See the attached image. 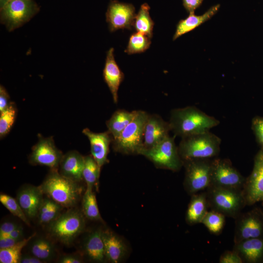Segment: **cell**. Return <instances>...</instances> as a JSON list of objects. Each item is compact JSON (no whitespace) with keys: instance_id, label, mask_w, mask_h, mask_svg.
I'll return each mask as SVG.
<instances>
[{"instance_id":"2e32d148","label":"cell","mask_w":263,"mask_h":263,"mask_svg":"<svg viewBox=\"0 0 263 263\" xmlns=\"http://www.w3.org/2000/svg\"><path fill=\"white\" fill-rule=\"evenodd\" d=\"M82 132L90 141L92 156L101 169L108 161L110 145L113 139L112 136L108 131L95 133L88 128L83 129Z\"/></svg>"},{"instance_id":"d6a6232c","label":"cell","mask_w":263,"mask_h":263,"mask_svg":"<svg viewBox=\"0 0 263 263\" xmlns=\"http://www.w3.org/2000/svg\"><path fill=\"white\" fill-rule=\"evenodd\" d=\"M17 109L15 104L11 102L6 109L0 112V137L6 135L10 131L16 119Z\"/></svg>"},{"instance_id":"d590c367","label":"cell","mask_w":263,"mask_h":263,"mask_svg":"<svg viewBox=\"0 0 263 263\" xmlns=\"http://www.w3.org/2000/svg\"><path fill=\"white\" fill-rule=\"evenodd\" d=\"M251 129L256 141L263 148V117L256 116L252 120Z\"/></svg>"},{"instance_id":"5b68a950","label":"cell","mask_w":263,"mask_h":263,"mask_svg":"<svg viewBox=\"0 0 263 263\" xmlns=\"http://www.w3.org/2000/svg\"><path fill=\"white\" fill-rule=\"evenodd\" d=\"M149 114L137 110L132 121L117 138L113 139L115 151L123 154H139L142 149L144 126Z\"/></svg>"},{"instance_id":"8d00e7d4","label":"cell","mask_w":263,"mask_h":263,"mask_svg":"<svg viewBox=\"0 0 263 263\" xmlns=\"http://www.w3.org/2000/svg\"><path fill=\"white\" fill-rule=\"evenodd\" d=\"M243 260L239 254L235 250L226 251L220 257V263H242Z\"/></svg>"},{"instance_id":"ffe728a7","label":"cell","mask_w":263,"mask_h":263,"mask_svg":"<svg viewBox=\"0 0 263 263\" xmlns=\"http://www.w3.org/2000/svg\"><path fill=\"white\" fill-rule=\"evenodd\" d=\"M235 250L243 261L249 263L263 262V237L250 238L235 244Z\"/></svg>"},{"instance_id":"277c9868","label":"cell","mask_w":263,"mask_h":263,"mask_svg":"<svg viewBox=\"0 0 263 263\" xmlns=\"http://www.w3.org/2000/svg\"><path fill=\"white\" fill-rule=\"evenodd\" d=\"M206 194L209 207L225 216L237 217L246 205L243 190L210 186Z\"/></svg>"},{"instance_id":"e575fe53","label":"cell","mask_w":263,"mask_h":263,"mask_svg":"<svg viewBox=\"0 0 263 263\" xmlns=\"http://www.w3.org/2000/svg\"><path fill=\"white\" fill-rule=\"evenodd\" d=\"M1 203L14 216L17 217L27 225H30L28 217L25 215L17 199L6 194L0 195Z\"/></svg>"},{"instance_id":"7bdbcfd3","label":"cell","mask_w":263,"mask_h":263,"mask_svg":"<svg viewBox=\"0 0 263 263\" xmlns=\"http://www.w3.org/2000/svg\"><path fill=\"white\" fill-rule=\"evenodd\" d=\"M43 262L31 254V255H21L19 260V263H42Z\"/></svg>"},{"instance_id":"ab89813d","label":"cell","mask_w":263,"mask_h":263,"mask_svg":"<svg viewBox=\"0 0 263 263\" xmlns=\"http://www.w3.org/2000/svg\"><path fill=\"white\" fill-rule=\"evenodd\" d=\"M203 0H183V4L186 10L189 13H194L203 2Z\"/></svg>"},{"instance_id":"cb8c5ba5","label":"cell","mask_w":263,"mask_h":263,"mask_svg":"<svg viewBox=\"0 0 263 263\" xmlns=\"http://www.w3.org/2000/svg\"><path fill=\"white\" fill-rule=\"evenodd\" d=\"M84 250L91 260L95 262H104L106 259L102 231L95 230L88 236L85 241Z\"/></svg>"},{"instance_id":"8992f818","label":"cell","mask_w":263,"mask_h":263,"mask_svg":"<svg viewBox=\"0 0 263 263\" xmlns=\"http://www.w3.org/2000/svg\"><path fill=\"white\" fill-rule=\"evenodd\" d=\"M85 226L83 214L77 209H70L49 224L48 230L53 238L69 244L83 231Z\"/></svg>"},{"instance_id":"836d02e7","label":"cell","mask_w":263,"mask_h":263,"mask_svg":"<svg viewBox=\"0 0 263 263\" xmlns=\"http://www.w3.org/2000/svg\"><path fill=\"white\" fill-rule=\"evenodd\" d=\"M225 222V216L222 213L212 210L207 211L201 223L212 233L218 235L222 231Z\"/></svg>"},{"instance_id":"7a4b0ae2","label":"cell","mask_w":263,"mask_h":263,"mask_svg":"<svg viewBox=\"0 0 263 263\" xmlns=\"http://www.w3.org/2000/svg\"><path fill=\"white\" fill-rule=\"evenodd\" d=\"M79 182L52 170L39 186L42 192L62 207L69 208L78 202L82 192Z\"/></svg>"},{"instance_id":"603a6c76","label":"cell","mask_w":263,"mask_h":263,"mask_svg":"<svg viewBox=\"0 0 263 263\" xmlns=\"http://www.w3.org/2000/svg\"><path fill=\"white\" fill-rule=\"evenodd\" d=\"M193 195L186 217V221L190 225L201 223L209 207L206 193Z\"/></svg>"},{"instance_id":"5bb4252c","label":"cell","mask_w":263,"mask_h":263,"mask_svg":"<svg viewBox=\"0 0 263 263\" xmlns=\"http://www.w3.org/2000/svg\"><path fill=\"white\" fill-rule=\"evenodd\" d=\"M263 237V212L255 209L242 216L237 223L234 242Z\"/></svg>"},{"instance_id":"f35d334b","label":"cell","mask_w":263,"mask_h":263,"mask_svg":"<svg viewBox=\"0 0 263 263\" xmlns=\"http://www.w3.org/2000/svg\"><path fill=\"white\" fill-rule=\"evenodd\" d=\"M19 226L14 222L5 221L2 223L0 226V237L7 235Z\"/></svg>"},{"instance_id":"b9f144b4","label":"cell","mask_w":263,"mask_h":263,"mask_svg":"<svg viewBox=\"0 0 263 263\" xmlns=\"http://www.w3.org/2000/svg\"><path fill=\"white\" fill-rule=\"evenodd\" d=\"M58 262L60 263H81L82 262V260L77 256L66 255L60 258Z\"/></svg>"},{"instance_id":"4dcf8cb0","label":"cell","mask_w":263,"mask_h":263,"mask_svg":"<svg viewBox=\"0 0 263 263\" xmlns=\"http://www.w3.org/2000/svg\"><path fill=\"white\" fill-rule=\"evenodd\" d=\"M100 169L92 155L84 156L82 176L86 182L87 188L93 189L99 178Z\"/></svg>"},{"instance_id":"ac0fdd59","label":"cell","mask_w":263,"mask_h":263,"mask_svg":"<svg viewBox=\"0 0 263 263\" xmlns=\"http://www.w3.org/2000/svg\"><path fill=\"white\" fill-rule=\"evenodd\" d=\"M103 75L104 81L112 95L113 102L116 104L118 89L124 80V75L114 59L113 48H111L107 52Z\"/></svg>"},{"instance_id":"e0dca14e","label":"cell","mask_w":263,"mask_h":263,"mask_svg":"<svg viewBox=\"0 0 263 263\" xmlns=\"http://www.w3.org/2000/svg\"><path fill=\"white\" fill-rule=\"evenodd\" d=\"M43 194L39 187L32 185L24 186L19 190L16 199L28 218L37 216Z\"/></svg>"},{"instance_id":"4316f807","label":"cell","mask_w":263,"mask_h":263,"mask_svg":"<svg viewBox=\"0 0 263 263\" xmlns=\"http://www.w3.org/2000/svg\"><path fill=\"white\" fill-rule=\"evenodd\" d=\"M31 241V240L30 241L31 254L42 261H49L55 255V247L48 239L42 237H34L33 241Z\"/></svg>"},{"instance_id":"484cf974","label":"cell","mask_w":263,"mask_h":263,"mask_svg":"<svg viewBox=\"0 0 263 263\" xmlns=\"http://www.w3.org/2000/svg\"><path fill=\"white\" fill-rule=\"evenodd\" d=\"M150 7L147 3L142 4L136 15L133 27L137 32L141 33L151 38L154 23L151 19L149 11Z\"/></svg>"},{"instance_id":"83f0119b","label":"cell","mask_w":263,"mask_h":263,"mask_svg":"<svg viewBox=\"0 0 263 263\" xmlns=\"http://www.w3.org/2000/svg\"><path fill=\"white\" fill-rule=\"evenodd\" d=\"M62 207L49 197L44 198L37 216L40 224L49 225L59 215Z\"/></svg>"},{"instance_id":"7c38bea8","label":"cell","mask_w":263,"mask_h":263,"mask_svg":"<svg viewBox=\"0 0 263 263\" xmlns=\"http://www.w3.org/2000/svg\"><path fill=\"white\" fill-rule=\"evenodd\" d=\"M243 192L246 205L263 201V148L255 156L252 172L245 178Z\"/></svg>"},{"instance_id":"ee69618b","label":"cell","mask_w":263,"mask_h":263,"mask_svg":"<svg viewBox=\"0 0 263 263\" xmlns=\"http://www.w3.org/2000/svg\"><path fill=\"white\" fill-rule=\"evenodd\" d=\"M23 236V229L22 226H19L6 235L2 237H9L14 239L21 240Z\"/></svg>"},{"instance_id":"f546056e","label":"cell","mask_w":263,"mask_h":263,"mask_svg":"<svg viewBox=\"0 0 263 263\" xmlns=\"http://www.w3.org/2000/svg\"><path fill=\"white\" fill-rule=\"evenodd\" d=\"M82 208L84 215L92 221H101L96 199L93 189L86 188L82 201Z\"/></svg>"},{"instance_id":"44dd1931","label":"cell","mask_w":263,"mask_h":263,"mask_svg":"<svg viewBox=\"0 0 263 263\" xmlns=\"http://www.w3.org/2000/svg\"><path fill=\"white\" fill-rule=\"evenodd\" d=\"M220 7L219 4L213 5L202 15H196L194 13H189L187 18L181 19L178 22L173 37V40L192 31L208 20L217 13Z\"/></svg>"},{"instance_id":"ba28073f","label":"cell","mask_w":263,"mask_h":263,"mask_svg":"<svg viewBox=\"0 0 263 263\" xmlns=\"http://www.w3.org/2000/svg\"><path fill=\"white\" fill-rule=\"evenodd\" d=\"M38 11L32 0H9L1 8L0 22L11 32L29 21Z\"/></svg>"},{"instance_id":"1f68e13d","label":"cell","mask_w":263,"mask_h":263,"mask_svg":"<svg viewBox=\"0 0 263 263\" xmlns=\"http://www.w3.org/2000/svg\"><path fill=\"white\" fill-rule=\"evenodd\" d=\"M150 38L141 33L132 34L130 37L128 44L125 51L129 55L145 52L150 46Z\"/></svg>"},{"instance_id":"8fae6325","label":"cell","mask_w":263,"mask_h":263,"mask_svg":"<svg viewBox=\"0 0 263 263\" xmlns=\"http://www.w3.org/2000/svg\"><path fill=\"white\" fill-rule=\"evenodd\" d=\"M63 156L52 137H43L40 135L37 143L32 148L29 162L34 165L45 166L52 170H56Z\"/></svg>"},{"instance_id":"74e56055","label":"cell","mask_w":263,"mask_h":263,"mask_svg":"<svg viewBox=\"0 0 263 263\" xmlns=\"http://www.w3.org/2000/svg\"><path fill=\"white\" fill-rule=\"evenodd\" d=\"M9 95L5 88L1 85L0 86V112L3 111L10 104Z\"/></svg>"},{"instance_id":"f6af8a7d","label":"cell","mask_w":263,"mask_h":263,"mask_svg":"<svg viewBox=\"0 0 263 263\" xmlns=\"http://www.w3.org/2000/svg\"><path fill=\"white\" fill-rule=\"evenodd\" d=\"M9 0H0V7L1 8Z\"/></svg>"},{"instance_id":"3957f363","label":"cell","mask_w":263,"mask_h":263,"mask_svg":"<svg viewBox=\"0 0 263 263\" xmlns=\"http://www.w3.org/2000/svg\"><path fill=\"white\" fill-rule=\"evenodd\" d=\"M221 139L210 131L181 138L178 147L182 160L213 159L220 151Z\"/></svg>"},{"instance_id":"9c48e42d","label":"cell","mask_w":263,"mask_h":263,"mask_svg":"<svg viewBox=\"0 0 263 263\" xmlns=\"http://www.w3.org/2000/svg\"><path fill=\"white\" fill-rule=\"evenodd\" d=\"M212 159L183 160L185 168V187L190 194L207 189L211 185Z\"/></svg>"},{"instance_id":"60d3db41","label":"cell","mask_w":263,"mask_h":263,"mask_svg":"<svg viewBox=\"0 0 263 263\" xmlns=\"http://www.w3.org/2000/svg\"><path fill=\"white\" fill-rule=\"evenodd\" d=\"M20 240L9 237H0V249L11 247Z\"/></svg>"},{"instance_id":"7402d4cb","label":"cell","mask_w":263,"mask_h":263,"mask_svg":"<svg viewBox=\"0 0 263 263\" xmlns=\"http://www.w3.org/2000/svg\"><path fill=\"white\" fill-rule=\"evenodd\" d=\"M106 259L113 263L120 262L125 256L126 248L123 241L110 231H102Z\"/></svg>"},{"instance_id":"52a82bcc","label":"cell","mask_w":263,"mask_h":263,"mask_svg":"<svg viewBox=\"0 0 263 263\" xmlns=\"http://www.w3.org/2000/svg\"><path fill=\"white\" fill-rule=\"evenodd\" d=\"M174 136H169L161 142L148 149L142 150L139 154L143 155L158 167L178 171L183 165Z\"/></svg>"},{"instance_id":"30bf717a","label":"cell","mask_w":263,"mask_h":263,"mask_svg":"<svg viewBox=\"0 0 263 263\" xmlns=\"http://www.w3.org/2000/svg\"><path fill=\"white\" fill-rule=\"evenodd\" d=\"M245 181L229 159H212L210 186L243 190Z\"/></svg>"},{"instance_id":"4fadbf2b","label":"cell","mask_w":263,"mask_h":263,"mask_svg":"<svg viewBox=\"0 0 263 263\" xmlns=\"http://www.w3.org/2000/svg\"><path fill=\"white\" fill-rule=\"evenodd\" d=\"M134 6L129 3L112 1L106 14V21L111 32L118 29L132 30L135 17Z\"/></svg>"},{"instance_id":"f1b7e54d","label":"cell","mask_w":263,"mask_h":263,"mask_svg":"<svg viewBox=\"0 0 263 263\" xmlns=\"http://www.w3.org/2000/svg\"><path fill=\"white\" fill-rule=\"evenodd\" d=\"M35 235L36 233H34L27 238L22 239L16 244L11 247L0 249V263H19L22 249Z\"/></svg>"},{"instance_id":"9a60e30c","label":"cell","mask_w":263,"mask_h":263,"mask_svg":"<svg viewBox=\"0 0 263 263\" xmlns=\"http://www.w3.org/2000/svg\"><path fill=\"white\" fill-rule=\"evenodd\" d=\"M170 131L169 122L158 114H149L144 126L142 150L148 149L158 144L169 136Z\"/></svg>"},{"instance_id":"6da1fadb","label":"cell","mask_w":263,"mask_h":263,"mask_svg":"<svg viewBox=\"0 0 263 263\" xmlns=\"http://www.w3.org/2000/svg\"><path fill=\"white\" fill-rule=\"evenodd\" d=\"M169 122L174 135L181 138L209 131L220 124L218 119L193 106L172 109Z\"/></svg>"},{"instance_id":"d6986e66","label":"cell","mask_w":263,"mask_h":263,"mask_svg":"<svg viewBox=\"0 0 263 263\" xmlns=\"http://www.w3.org/2000/svg\"><path fill=\"white\" fill-rule=\"evenodd\" d=\"M84 156L75 150L63 155L59 164V173L75 181L80 182L83 179Z\"/></svg>"},{"instance_id":"d4e9b609","label":"cell","mask_w":263,"mask_h":263,"mask_svg":"<svg viewBox=\"0 0 263 263\" xmlns=\"http://www.w3.org/2000/svg\"><path fill=\"white\" fill-rule=\"evenodd\" d=\"M137 111L129 112L123 109L116 111L106 121L108 131L113 139L117 138L135 117Z\"/></svg>"}]
</instances>
